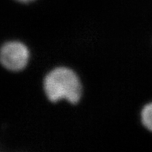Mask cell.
I'll use <instances>...</instances> for the list:
<instances>
[{
	"label": "cell",
	"instance_id": "obj_1",
	"mask_svg": "<svg viewBox=\"0 0 152 152\" xmlns=\"http://www.w3.org/2000/svg\"><path fill=\"white\" fill-rule=\"evenodd\" d=\"M44 91L48 99L57 102L66 99L75 104L82 95V86L78 77L73 71L67 68H57L45 77Z\"/></svg>",
	"mask_w": 152,
	"mask_h": 152
},
{
	"label": "cell",
	"instance_id": "obj_3",
	"mask_svg": "<svg viewBox=\"0 0 152 152\" xmlns=\"http://www.w3.org/2000/svg\"><path fill=\"white\" fill-rule=\"evenodd\" d=\"M141 118L144 126L152 131V103L148 104L143 109Z\"/></svg>",
	"mask_w": 152,
	"mask_h": 152
},
{
	"label": "cell",
	"instance_id": "obj_4",
	"mask_svg": "<svg viewBox=\"0 0 152 152\" xmlns=\"http://www.w3.org/2000/svg\"><path fill=\"white\" fill-rule=\"evenodd\" d=\"M17 1L21 2H30L31 1H34V0H17Z\"/></svg>",
	"mask_w": 152,
	"mask_h": 152
},
{
	"label": "cell",
	"instance_id": "obj_2",
	"mask_svg": "<svg viewBox=\"0 0 152 152\" xmlns=\"http://www.w3.org/2000/svg\"><path fill=\"white\" fill-rule=\"evenodd\" d=\"M29 57L27 48L18 41L6 43L1 50V62L10 71L17 72L23 69L27 64Z\"/></svg>",
	"mask_w": 152,
	"mask_h": 152
}]
</instances>
